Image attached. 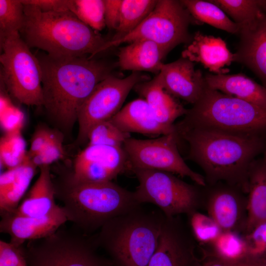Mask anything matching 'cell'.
I'll return each mask as SVG.
<instances>
[{
    "instance_id": "6da1fadb",
    "label": "cell",
    "mask_w": 266,
    "mask_h": 266,
    "mask_svg": "<svg viewBox=\"0 0 266 266\" xmlns=\"http://www.w3.org/2000/svg\"><path fill=\"white\" fill-rule=\"evenodd\" d=\"M42 74V106L55 125L68 133L80 108L97 85L112 74L115 64L87 56L35 55Z\"/></svg>"
},
{
    "instance_id": "7a4b0ae2",
    "label": "cell",
    "mask_w": 266,
    "mask_h": 266,
    "mask_svg": "<svg viewBox=\"0 0 266 266\" xmlns=\"http://www.w3.org/2000/svg\"><path fill=\"white\" fill-rule=\"evenodd\" d=\"M176 132L189 145L188 159L205 173L206 185L224 182L246 194L250 166L266 149L264 137L175 125Z\"/></svg>"
},
{
    "instance_id": "3957f363",
    "label": "cell",
    "mask_w": 266,
    "mask_h": 266,
    "mask_svg": "<svg viewBox=\"0 0 266 266\" xmlns=\"http://www.w3.org/2000/svg\"><path fill=\"white\" fill-rule=\"evenodd\" d=\"M24 13L22 38L30 48L52 57L93 58L108 40L69 11L43 12L26 4Z\"/></svg>"
},
{
    "instance_id": "277c9868",
    "label": "cell",
    "mask_w": 266,
    "mask_h": 266,
    "mask_svg": "<svg viewBox=\"0 0 266 266\" xmlns=\"http://www.w3.org/2000/svg\"><path fill=\"white\" fill-rule=\"evenodd\" d=\"M56 198L67 221L76 229L89 234L99 230L111 219L140 204L134 192L111 181L78 182L68 174L57 182L53 181Z\"/></svg>"
},
{
    "instance_id": "5b68a950",
    "label": "cell",
    "mask_w": 266,
    "mask_h": 266,
    "mask_svg": "<svg viewBox=\"0 0 266 266\" xmlns=\"http://www.w3.org/2000/svg\"><path fill=\"white\" fill-rule=\"evenodd\" d=\"M141 205L109 221L95 235L116 266H148L157 248L166 216Z\"/></svg>"
},
{
    "instance_id": "8992f818",
    "label": "cell",
    "mask_w": 266,
    "mask_h": 266,
    "mask_svg": "<svg viewBox=\"0 0 266 266\" xmlns=\"http://www.w3.org/2000/svg\"><path fill=\"white\" fill-rule=\"evenodd\" d=\"M178 124L185 127L263 137L266 108L206 87Z\"/></svg>"
},
{
    "instance_id": "52a82bcc",
    "label": "cell",
    "mask_w": 266,
    "mask_h": 266,
    "mask_svg": "<svg viewBox=\"0 0 266 266\" xmlns=\"http://www.w3.org/2000/svg\"><path fill=\"white\" fill-rule=\"evenodd\" d=\"M28 266H106L111 263L97 253L95 236L76 229H61L46 237L23 245Z\"/></svg>"
},
{
    "instance_id": "ba28073f",
    "label": "cell",
    "mask_w": 266,
    "mask_h": 266,
    "mask_svg": "<svg viewBox=\"0 0 266 266\" xmlns=\"http://www.w3.org/2000/svg\"><path fill=\"white\" fill-rule=\"evenodd\" d=\"M138 182L134 191L139 203L156 205L167 217L188 215L202 207L203 192L174 174L157 170H132Z\"/></svg>"
},
{
    "instance_id": "9c48e42d",
    "label": "cell",
    "mask_w": 266,
    "mask_h": 266,
    "mask_svg": "<svg viewBox=\"0 0 266 266\" xmlns=\"http://www.w3.org/2000/svg\"><path fill=\"white\" fill-rule=\"evenodd\" d=\"M0 47V78L10 95L21 103L42 106L40 64L20 33L10 34Z\"/></svg>"
},
{
    "instance_id": "30bf717a",
    "label": "cell",
    "mask_w": 266,
    "mask_h": 266,
    "mask_svg": "<svg viewBox=\"0 0 266 266\" xmlns=\"http://www.w3.org/2000/svg\"><path fill=\"white\" fill-rule=\"evenodd\" d=\"M194 22L198 24L180 0H158L138 27L121 38L108 40L100 53L123 43L145 39L155 42L168 53L179 44L192 41L189 27Z\"/></svg>"
},
{
    "instance_id": "8fae6325",
    "label": "cell",
    "mask_w": 266,
    "mask_h": 266,
    "mask_svg": "<svg viewBox=\"0 0 266 266\" xmlns=\"http://www.w3.org/2000/svg\"><path fill=\"white\" fill-rule=\"evenodd\" d=\"M178 135L175 132L155 138H128L123 148L132 171L135 168L152 169L187 177L196 184L205 187L203 175L193 170L185 163L178 149Z\"/></svg>"
},
{
    "instance_id": "7c38bea8",
    "label": "cell",
    "mask_w": 266,
    "mask_h": 266,
    "mask_svg": "<svg viewBox=\"0 0 266 266\" xmlns=\"http://www.w3.org/2000/svg\"><path fill=\"white\" fill-rule=\"evenodd\" d=\"M150 79L139 72L133 71L125 78L112 74L99 83L79 112L77 142L81 144L88 142L91 129L99 122L109 120L121 109L135 85Z\"/></svg>"
},
{
    "instance_id": "4fadbf2b",
    "label": "cell",
    "mask_w": 266,
    "mask_h": 266,
    "mask_svg": "<svg viewBox=\"0 0 266 266\" xmlns=\"http://www.w3.org/2000/svg\"><path fill=\"white\" fill-rule=\"evenodd\" d=\"M131 170L123 147L87 145L76 156L68 175L78 182H101Z\"/></svg>"
},
{
    "instance_id": "5bb4252c",
    "label": "cell",
    "mask_w": 266,
    "mask_h": 266,
    "mask_svg": "<svg viewBox=\"0 0 266 266\" xmlns=\"http://www.w3.org/2000/svg\"><path fill=\"white\" fill-rule=\"evenodd\" d=\"M180 216H166L157 248L148 266H202L198 243Z\"/></svg>"
},
{
    "instance_id": "9a60e30c",
    "label": "cell",
    "mask_w": 266,
    "mask_h": 266,
    "mask_svg": "<svg viewBox=\"0 0 266 266\" xmlns=\"http://www.w3.org/2000/svg\"><path fill=\"white\" fill-rule=\"evenodd\" d=\"M203 192L202 207L222 231L244 234L247 219V198L239 187L224 182L209 185Z\"/></svg>"
},
{
    "instance_id": "2e32d148",
    "label": "cell",
    "mask_w": 266,
    "mask_h": 266,
    "mask_svg": "<svg viewBox=\"0 0 266 266\" xmlns=\"http://www.w3.org/2000/svg\"><path fill=\"white\" fill-rule=\"evenodd\" d=\"M159 75L164 89L174 98L194 104L202 95L207 84L200 69L194 62L181 57L168 64H163Z\"/></svg>"
},
{
    "instance_id": "e0dca14e",
    "label": "cell",
    "mask_w": 266,
    "mask_h": 266,
    "mask_svg": "<svg viewBox=\"0 0 266 266\" xmlns=\"http://www.w3.org/2000/svg\"><path fill=\"white\" fill-rule=\"evenodd\" d=\"M0 232L10 236V242L18 246L26 241L49 236L58 231L67 221L62 208L41 217H32L14 213L1 216Z\"/></svg>"
},
{
    "instance_id": "ac0fdd59",
    "label": "cell",
    "mask_w": 266,
    "mask_h": 266,
    "mask_svg": "<svg viewBox=\"0 0 266 266\" xmlns=\"http://www.w3.org/2000/svg\"><path fill=\"white\" fill-rule=\"evenodd\" d=\"M234 62L245 65L266 87V10L256 20L239 26Z\"/></svg>"
},
{
    "instance_id": "d6986e66",
    "label": "cell",
    "mask_w": 266,
    "mask_h": 266,
    "mask_svg": "<svg viewBox=\"0 0 266 266\" xmlns=\"http://www.w3.org/2000/svg\"><path fill=\"white\" fill-rule=\"evenodd\" d=\"M182 57L200 63L215 74L228 72L229 69L223 67L229 66L235 60L234 53L230 52L221 38L207 35L200 32L195 33L192 41L182 51Z\"/></svg>"
},
{
    "instance_id": "ffe728a7",
    "label": "cell",
    "mask_w": 266,
    "mask_h": 266,
    "mask_svg": "<svg viewBox=\"0 0 266 266\" xmlns=\"http://www.w3.org/2000/svg\"><path fill=\"white\" fill-rule=\"evenodd\" d=\"M109 120L120 130L128 133L162 135L176 131L175 125L169 126L160 122L142 98L127 103Z\"/></svg>"
},
{
    "instance_id": "44dd1931",
    "label": "cell",
    "mask_w": 266,
    "mask_h": 266,
    "mask_svg": "<svg viewBox=\"0 0 266 266\" xmlns=\"http://www.w3.org/2000/svg\"><path fill=\"white\" fill-rule=\"evenodd\" d=\"M37 167L27 154L20 165L1 174L0 216L12 213L17 209L36 173Z\"/></svg>"
},
{
    "instance_id": "7402d4cb",
    "label": "cell",
    "mask_w": 266,
    "mask_h": 266,
    "mask_svg": "<svg viewBox=\"0 0 266 266\" xmlns=\"http://www.w3.org/2000/svg\"><path fill=\"white\" fill-rule=\"evenodd\" d=\"M39 168L38 177L12 213L28 217H41L60 208L55 201V189L50 166H42Z\"/></svg>"
},
{
    "instance_id": "603a6c76",
    "label": "cell",
    "mask_w": 266,
    "mask_h": 266,
    "mask_svg": "<svg viewBox=\"0 0 266 266\" xmlns=\"http://www.w3.org/2000/svg\"><path fill=\"white\" fill-rule=\"evenodd\" d=\"M133 89L146 100L156 118L164 125L174 126V121L187 112L164 89L158 74L152 79L137 83Z\"/></svg>"
},
{
    "instance_id": "cb8c5ba5",
    "label": "cell",
    "mask_w": 266,
    "mask_h": 266,
    "mask_svg": "<svg viewBox=\"0 0 266 266\" xmlns=\"http://www.w3.org/2000/svg\"><path fill=\"white\" fill-rule=\"evenodd\" d=\"M167 54L154 41L138 40L120 48L117 64L123 70L146 71L158 74L163 64L162 60Z\"/></svg>"
},
{
    "instance_id": "d4e9b609",
    "label": "cell",
    "mask_w": 266,
    "mask_h": 266,
    "mask_svg": "<svg viewBox=\"0 0 266 266\" xmlns=\"http://www.w3.org/2000/svg\"><path fill=\"white\" fill-rule=\"evenodd\" d=\"M207 87L225 94L266 108V87L242 73H207Z\"/></svg>"
},
{
    "instance_id": "484cf974",
    "label": "cell",
    "mask_w": 266,
    "mask_h": 266,
    "mask_svg": "<svg viewBox=\"0 0 266 266\" xmlns=\"http://www.w3.org/2000/svg\"><path fill=\"white\" fill-rule=\"evenodd\" d=\"M247 195V219L244 234L266 221V149L262 157L255 159L250 166Z\"/></svg>"
},
{
    "instance_id": "4316f807",
    "label": "cell",
    "mask_w": 266,
    "mask_h": 266,
    "mask_svg": "<svg viewBox=\"0 0 266 266\" xmlns=\"http://www.w3.org/2000/svg\"><path fill=\"white\" fill-rule=\"evenodd\" d=\"M180 1L198 24L204 23L230 33H238L239 25L230 19L223 10L210 0Z\"/></svg>"
},
{
    "instance_id": "83f0119b",
    "label": "cell",
    "mask_w": 266,
    "mask_h": 266,
    "mask_svg": "<svg viewBox=\"0 0 266 266\" xmlns=\"http://www.w3.org/2000/svg\"><path fill=\"white\" fill-rule=\"evenodd\" d=\"M209 250L201 248L203 254L213 256L223 261L240 263L248 259V248L243 234L234 231H222L209 245Z\"/></svg>"
},
{
    "instance_id": "f1b7e54d",
    "label": "cell",
    "mask_w": 266,
    "mask_h": 266,
    "mask_svg": "<svg viewBox=\"0 0 266 266\" xmlns=\"http://www.w3.org/2000/svg\"><path fill=\"white\" fill-rule=\"evenodd\" d=\"M158 0H122L120 17L116 33L111 40L124 36L137 27L149 15Z\"/></svg>"
},
{
    "instance_id": "f546056e",
    "label": "cell",
    "mask_w": 266,
    "mask_h": 266,
    "mask_svg": "<svg viewBox=\"0 0 266 266\" xmlns=\"http://www.w3.org/2000/svg\"><path fill=\"white\" fill-rule=\"evenodd\" d=\"M211 2L242 25L256 20L266 10V0H213Z\"/></svg>"
},
{
    "instance_id": "4dcf8cb0",
    "label": "cell",
    "mask_w": 266,
    "mask_h": 266,
    "mask_svg": "<svg viewBox=\"0 0 266 266\" xmlns=\"http://www.w3.org/2000/svg\"><path fill=\"white\" fill-rule=\"evenodd\" d=\"M26 144L20 130L6 132L0 141V159L7 169L20 165L27 155Z\"/></svg>"
},
{
    "instance_id": "1f68e13d",
    "label": "cell",
    "mask_w": 266,
    "mask_h": 266,
    "mask_svg": "<svg viewBox=\"0 0 266 266\" xmlns=\"http://www.w3.org/2000/svg\"><path fill=\"white\" fill-rule=\"evenodd\" d=\"M69 11L97 32L106 26L104 0H70Z\"/></svg>"
},
{
    "instance_id": "d6a6232c",
    "label": "cell",
    "mask_w": 266,
    "mask_h": 266,
    "mask_svg": "<svg viewBox=\"0 0 266 266\" xmlns=\"http://www.w3.org/2000/svg\"><path fill=\"white\" fill-rule=\"evenodd\" d=\"M24 21L21 0H0V42L12 33H20Z\"/></svg>"
},
{
    "instance_id": "836d02e7",
    "label": "cell",
    "mask_w": 266,
    "mask_h": 266,
    "mask_svg": "<svg viewBox=\"0 0 266 266\" xmlns=\"http://www.w3.org/2000/svg\"><path fill=\"white\" fill-rule=\"evenodd\" d=\"M187 216L191 233L200 245H210L222 232L218 224L207 214L196 211Z\"/></svg>"
},
{
    "instance_id": "e575fe53",
    "label": "cell",
    "mask_w": 266,
    "mask_h": 266,
    "mask_svg": "<svg viewBox=\"0 0 266 266\" xmlns=\"http://www.w3.org/2000/svg\"><path fill=\"white\" fill-rule=\"evenodd\" d=\"M130 133L123 132L110 120L95 125L88 135V145H102L123 147Z\"/></svg>"
},
{
    "instance_id": "d590c367",
    "label": "cell",
    "mask_w": 266,
    "mask_h": 266,
    "mask_svg": "<svg viewBox=\"0 0 266 266\" xmlns=\"http://www.w3.org/2000/svg\"><path fill=\"white\" fill-rule=\"evenodd\" d=\"M64 155L63 138L61 133L52 131L50 138L44 148L37 154L30 158L37 166H50L62 159Z\"/></svg>"
},
{
    "instance_id": "8d00e7d4",
    "label": "cell",
    "mask_w": 266,
    "mask_h": 266,
    "mask_svg": "<svg viewBox=\"0 0 266 266\" xmlns=\"http://www.w3.org/2000/svg\"><path fill=\"white\" fill-rule=\"evenodd\" d=\"M243 235L248 248L247 261L266 259V221L259 223Z\"/></svg>"
},
{
    "instance_id": "74e56055",
    "label": "cell",
    "mask_w": 266,
    "mask_h": 266,
    "mask_svg": "<svg viewBox=\"0 0 266 266\" xmlns=\"http://www.w3.org/2000/svg\"><path fill=\"white\" fill-rule=\"evenodd\" d=\"M0 266H28L23 245L0 240Z\"/></svg>"
},
{
    "instance_id": "f35d334b",
    "label": "cell",
    "mask_w": 266,
    "mask_h": 266,
    "mask_svg": "<svg viewBox=\"0 0 266 266\" xmlns=\"http://www.w3.org/2000/svg\"><path fill=\"white\" fill-rule=\"evenodd\" d=\"M21 1L24 5H33L43 12L68 11L70 4V0H21Z\"/></svg>"
},
{
    "instance_id": "ab89813d",
    "label": "cell",
    "mask_w": 266,
    "mask_h": 266,
    "mask_svg": "<svg viewBox=\"0 0 266 266\" xmlns=\"http://www.w3.org/2000/svg\"><path fill=\"white\" fill-rule=\"evenodd\" d=\"M104 19L106 26L116 31L120 17L122 0H104Z\"/></svg>"
},
{
    "instance_id": "60d3db41",
    "label": "cell",
    "mask_w": 266,
    "mask_h": 266,
    "mask_svg": "<svg viewBox=\"0 0 266 266\" xmlns=\"http://www.w3.org/2000/svg\"><path fill=\"white\" fill-rule=\"evenodd\" d=\"M52 131L44 127H40L36 130L32 137L31 146L28 155L32 157L39 153L47 143Z\"/></svg>"
},
{
    "instance_id": "b9f144b4",
    "label": "cell",
    "mask_w": 266,
    "mask_h": 266,
    "mask_svg": "<svg viewBox=\"0 0 266 266\" xmlns=\"http://www.w3.org/2000/svg\"><path fill=\"white\" fill-rule=\"evenodd\" d=\"M202 266H245L243 262L232 263L219 259L211 255L203 254Z\"/></svg>"
},
{
    "instance_id": "7bdbcfd3",
    "label": "cell",
    "mask_w": 266,
    "mask_h": 266,
    "mask_svg": "<svg viewBox=\"0 0 266 266\" xmlns=\"http://www.w3.org/2000/svg\"><path fill=\"white\" fill-rule=\"evenodd\" d=\"M243 263L245 266H266V259L256 261H247Z\"/></svg>"
},
{
    "instance_id": "ee69618b",
    "label": "cell",
    "mask_w": 266,
    "mask_h": 266,
    "mask_svg": "<svg viewBox=\"0 0 266 266\" xmlns=\"http://www.w3.org/2000/svg\"><path fill=\"white\" fill-rule=\"evenodd\" d=\"M106 266H115L111 261V262L110 263H109V264H108Z\"/></svg>"
}]
</instances>
